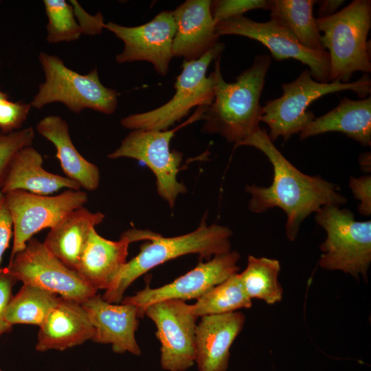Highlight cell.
I'll return each instance as SVG.
<instances>
[{"instance_id":"obj_1","label":"cell","mask_w":371,"mask_h":371,"mask_svg":"<svg viewBox=\"0 0 371 371\" xmlns=\"http://www.w3.org/2000/svg\"><path fill=\"white\" fill-rule=\"evenodd\" d=\"M247 146L261 151L273 166V177L269 187L247 185L245 191L251 196L248 207L254 213L265 212L273 207L282 209L286 215L285 232L293 241L301 224L313 212L326 205H344L347 199L339 192V187L320 176L306 175L295 167L276 148L267 131L259 128L234 146Z\"/></svg>"},{"instance_id":"obj_2","label":"cell","mask_w":371,"mask_h":371,"mask_svg":"<svg viewBox=\"0 0 371 371\" xmlns=\"http://www.w3.org/2000/svg\"><path fill=\"white\" fill-rule=\"evenodd\" d=\"M220 60L221 57L215 60L212 72L214 99L202 112L201 131L218 134L236 146L260 128L262 106L260 99L271 59L268 54L257 55L251 65L232 83L225 81Z\"/></svg>"},{"instance_id":"obj_3","label":"cell","mask_w":371,"mask_h":371,"mask_svg":"<svg viewBox=\"0 0 371 371\" xmlns=\"http://www.w3.org/2000/svg\"><path fill=\"white\" fill-rule=\"evenodd\" d=\"M232 230L216 223L207 225L203 217L199 226L186 234L164 237L157 234L140 247L139 252L124 265L102 298L110 303L121 302L127 288L139 276L155 267L178 257L197 254L210 259L231 251Z\"/></svg>"},{"instance_id":"obj_4","label":"cell","mask_w":371,"mask_h":371,"mask_svg":"<svg viewBox=\"0 0 371 371\" xmlns=\"http://www.w3.org/2000/svg\"><path fill=\"white\" fill-rule=\"evenodd\" d=\"M321 44L328 49L329 82H350L356 71L371 72V1L355 0L333 15L315 19Z\"/></svg>"},{"instance_id":"obj_5","label":"cell","mask_w":371,"mask_h":371,"mask_svg":"<svg viewBox=\"0 0 371 371\" xmlns=\"http://www.w3.org/2000/svg\"><path fill=\"white\" fill-rule=\"evenodd\" d=\"M282 89V96L267 101L262 106L260 122L268 126V135L273 142L280 137L286 142L306 128L315 118L308 107L326 94L349 90L361 99L370 96L371 79L368 74H364L354 82H321L313 79L309 69H305L294 80L283 83Z\"/></svg>"},{"instance_id":"obj_6","label":"cell","mask_w":371,"mask_h":371,"mask_svg":"<svg viewBox=\"0 0 371 371\" xmlns=\"http://www.w3.org/2000/svg\"><path fill=\"white\" fill-rule=\"evenodd\" d=\"M38 59L45 80L30 103L32 107L41 109L60 102L74 113L87 109L107 115L115 113L118 93L102 84L97 68L81 74L67 67L57 56L41 52Z\"/></svg>"},{"instance_id":"obj_7","label":"cell","mask_w":371,"mask_h":371,"mask_svg":"<svg viewBox=\"0 0 371 371\" xmlns=\"http://www.w3.org/2000/svg\"><path fill=\"white\" fill-rule=\"evenodd\" d=\"M224 49L225 45L218 42L200 58L183 60L181 72L174 85L173 97L155 109L123 117L120 124L131 131H166L187 116L192 108L210 106L214 99V77L212 73L207 76V71Z\"/></svg>"},{"instance_id":"obj_8","label":"cell","mask_w":371,"mask_h":371,"mask_svg":"<svg viewBox=\"0 0 371 371\" xmlns=\"http://www.w3.org/2000/svg\"><path fill=\"white\" fill-rule=\"evenodd\" d=\"M315 221L327 234L320 245L319 266L366 278L371 262V221H357L350 210L338 205L322 207Z\"/></svg>"},{"instance_id":"obj_9","label":"cell","mask_w":371,"mask_h":371,"mask_svg":"<svg viewBox=\"0 0 371 371\" xmlns=\"http://www.w3.org/2000/svg\"><path fill=\"white\" fill-rule=\"evenodd\" d=\"M8 272L23 284L34 285L57 295L82 303L97 293L78 273L53 255L38 239L10 259Z\"/></svg>"},{"instance_id":"obj_10","label":"cell","mask_w":371,"mask_h":371,"mask_svg":"<svg viewBox=\"0 0 371 371\" xmlns=\"http://www.w3.org/2000/svg\"><path fill=\"white\" fill-rule=\"evenodd\" d=\"M5 196L14 236L10 259L25 248L34 234L45 228H53L88 201L85 192L69 189L56 196L14 190Z\"/></svg>"},{"instance_id":"obj_11","label":"cell","mask_w":371,"mask_h":371,"mask_svg":"<svg viewBox=\"0 0 371 371\" xmlns=\"http://www.w3.org/2000/svg\"><path fill=\"white\" fill-rule=\"evenodd\" d=\"M214 30L218 37L237 35L256 40L267 47L276 60H297L309 67L313 79L321 82H330L328 52L306 48L276 19L257 22L240 15L217 22Z\"/></svg>"},{"instance_id":"obj_12","label":"cell","mask_w":371,"mask_h":371,"mask_svg":"<svg viewBox=\"0 0 371 371\" xmlns=\"http://www.w3.org/2000/svg\"><path fill=\"white\" fill-rule=\"evenodd\" d=\"M175 131L133 130L108 155L109 159L132 158L147 166L156 177L159 196L170 208H173L178 196L187 191L177 180L183 154L170 149Z\"/></svg>"},{"instance_id":"obj_13","label":"cell","mask_w":371,"mask_h":371,"mask_svg":"<svg viewBox=\"0 0 371 371\" xmlns=\"http://www.w3.org/2000/svg\"><path fill=\"white\" fill-rule=\"evenodd\" d=\"M157 327L161 343L160 364L166 371H186L195 363V330L198 317L183 300L154 303L144 311Z\"/></svg>"},{"instance_id":"obj_14","label":"cell","mask_w":371,"mask_h":371,"mask_svg":"<svg viewBox=\"0 0 371 371\" xmlns=\"http://www.w3.org/2000/svg\"><path fill=\"white\" fill-rule=\"evenodd\" d=\"M240 258V255L236 251L215 255L172 282L154 289L147 284L135 295L124 297L120 303L136 306L139 318H143L145 309L154 303L167 300H197L210 289L236 273L239 270L237 262Z\"/></svg>"},{"instance_id":"obj_15","label":"cell","mask_w":371,"mask_h":371,"mask_svg":"<svg viewBox=\"0 0 371 371\" xmlns=\"http://www.w3.org/2000/svg\"><path fill=\"white\" fill-rule=\"evenodd\" d=\"M104 29L113 33L124 43L115 56L117 63L148 61L161 76L168 72L172 55L176 25L172 11H163L149 22L127 27L114 22L104 23Z\"/></svg>"},{"instance_id":"obj_16","label":"cell","mask_w":371,"mask_h":371,"mask_svg":"<svg viewBox=\"0 0 371 371\" xmlns=\"http://www.w3.org/2000/svg\"><path fill=\"white\" fill-rule=\"evenodd\" d=\"M157 233L148 229H129L118 240L101 236L93 229L80 256L76 271L93 289L107 290L126 263L131 243L150 240Z\"/></svg>"},{"instance_id":"obj_17","label":"cell","mask_w":371,"mask_h":371,"mask_svg":"<svg viewBox=\"0 0 371 371\" xmlns=\"http://www.w3.org/2000/svg\"><path fill=\"white\" fill-rule=\"evenodd\" d=\"M82 305L94 328L91 341L111 344L113 352L115 353L141 355L142 351L135 338L139 318L136 306L110 303L97 293L84 301Z\"/></svg>"},{"instance_id":"obj_18","label":"cell","mask_w":371,"mask_h":371,"mask_svg":"<svg viewBox=\"0 0 371 371\" xmlns=\"http://www.w3.org/2000/svg\"><path fill=\"white\" fill-rule=\"evenodd\" d=\"M210 0H187L173 11L176 31L172 43L173 57L191 61L200 58L219 41Z\"/></svg>"},{"instance_id":"obj_19","label":"cell","mask_w":371,"mask_h":371,"mask_svg":"<svg viewBox=\"0 0 371 371\" xmlns=\"http://www.w3.org/2000/svg\"><path fill=\"white\" fill-rule=\"evenodd\" d=\"M245 316L234 311L201 317L195 330V363L199 371H226L230 348L242 330Z\"/></svg>"},{"instance_id":"obj_20","label":"cell","mask_w":371,"mask_h":371,"mask_svg":"<svg viewBox=\"0 0 371 371\" xmlns=\"http://www.w3.org/2000/svg\"><path fill=\"white\" fill-rule=\"evenodd\" d=\"M94 328L82 303L60 297L39 326L35 349L63 351L80 346L94 336Z\"/></svg>"},{"instance_id":"obj_21","label":"cell","mask_w":371,"mask_h":371,"mask_svg":"<svg viewBox=\"0 0 371 371\" xmlns=\"http://www.w3.org/2000/svg\"><path fill=\"white\" fill-rule=\"evenodd\" d=\"M42 155L32 146L19 150L12 158L0 186L3 194L24 190L39 195H49L63 188L80 190L76 181L49 172L43 167Z\"/></svg>"},{"instance_id":"obj_22","label":"cell","mask_w":371,"mask_h":371,"mask_svg":"<svg viewBox=\"0 0 371 371\" xmlns=\"http://www.w3.org/2000/svg\"><path fill=\"white\" fill-rule=\"evenodd\" d=\"M36 129L55 146L56 156L67 177L88 191H94L98 188L100 170L76 149L65 120L58 115H48L38 122Z\"/></svg>"},{"instance_id":"obj_23","label":"cell","mask_w":371,"mask_h":371,"mask_svg":"<svg viewBox=\"0 0 371 371\" xmlns=\"http://www.w3.org/2000/svg\"><path fill=\"white\" fill-rule=\"evenodd\" d=\"M328 132H340L360 143L371 146V97L360 100L347 97L326 114L315 120L300 133L301 139Z\"/></svg>"},{"instance_id":"obj_24","label":"cell","mask_w":371,"mask_h":371,"mask_svg":"<svg viewBox=\"0 0 371 371\" xmlns=\"http://www.w3.org/2000/svg\"><path fill=\"white\" fill-rule=\"evenodd\" d=\"M104 219L102 212H92L82 206L51 228L43 243L62 262L76 270L91 230Z\"/></svg>"},{"instance_id":"obj_25","label":"cell","mask_w":371,"mask_h":371,"mask_svg":"<svg viewBox=\"0 0 371 371\" xmlns=\"http://www.w3.org/2000/svg\"><path fill=\"white\" fill-rule=\"evenodd\" d=\"M314 0H268L270 18L282 23L304 47L313 50H325L321 44V34L313 16Z\"/></svg>"},{"instance_id":"obj_26","label":"cell","mask_w":371,"mask_h":371,"mask_svg":"<svg viewBox=\"0 0 371 371\" xmlns=\"http://www.w3.org/2000/svg\"><path fill=\"white\" fill-rule=\"evenodd\" d=\"M60 296L41 287L23 284L12 295L5 313V321L15 324L41 326L55 307Z\"/></svg>"},{"instance_id":"obj_27","label":"cell","mask_w":371,"mask_h":371,"mask_svg":"<svg viewBox=\"0 0 371 371\" xmlns=\"http://www.w3.org/2000/svg\"><path fill=\"white\" fill-rule=\"evenodd\" d=\"M280 264L278 260L249 256L245 269L238 273L247 296L269 304L280 302L283 290L278 282Z\"/></svg>"},{"instance_id":"obj_28","label":"cell","mask_w":371,"mask_h":371,"mask_svg":"<svg viewBox=\"0 0 371 371\" xmlns=\"http://www.w3.org/2000/svg\"><path fill=\"white\" fill-rule=\"evenodd\" d=\"M251 305V300L246 294L236 273L210 289L194 304H190V307L199 318L234 312L240 308H249Z\"/></svg>"},{"instance_id":"obj_29","label":"cell","mask_w":371,"mask_h":371,"mask_svg":"<svg viewBox=\"0 0 371 371\" xmlns=\"http://www.w3.org/2000/svg\"><path fill=\"white\" fill-rule=\"evenodd\" d=\"M47 18L46 41L49 43L77 41L82 34L71 4L65 0H44Z\"/></svg>"},{"instance_id":"obj_30","label":"cell","mask_w":371,"mask_h":371,"mask_svg":"<svg viewBox=\"0 0 371 371\" xmlns=\"http://www.w3.org/2000/svg\"><path fill=\"white\" fill-rule=\"evenodd\" d=\"M34 137V130L30 126L5 134L0 140L1 184L15 154L23 148L32 146Z\"/></svg>"},{"instance_id":"obj_31","label":"cell","mask_w":371,"mask_h":371,"mask_svg":"<svg viewBox=\"0 0 371 371\" xmlns=\"http://www.w3.org/2000/svg\"><path fill=\"white\" fill-rule=\"evenodd\" d=\"M31 108L30 103L10 100L7 95L0 90V128L8 133L19 130Z\"/></svg>"},{"instance_id":"obj_32","label":"cell","mask_w":371,"mask_h":371,"mask_svg":"<svg viewBox=\"0 0 371 371\" xmlns=\"http://www.w3.org/2000/svg\"><path fill=\"white\" fill-rule=\"evenodd\" d=\"M254 9L268 10V0H215L211 3V12L216 23Z\"/></svg>"},{"instance_id":"obj_33","label":"cell","mask_w":371,"mask_h":371,"mask_svg":"<svg viewBox=\"0 0 371 371\" xmlns=\"http://www.w3.org/2000/svg\"><path fill=\"white\" fill-rule=\"evenodd\" d=\"M17 280L6 268L0 272V337L9 333L12 326L5 319L7 306L12 297V289Z\"/></svg>"},{"instance_id":"obj_34","label":"cell","mask_w":371,"mask_h":371,"mask_svg":"<svg viewBox=\"0 0 371 371\" xmlns=\"http://www.w3.org/2000/svg\"><path fill=\"white\" fill-rule=\"evenodd\" d=\"M349 187L355 197L360 201L359 212L364 216L371 214V176L366 175L360 177H352Z\"/></svg>"},{"instance_id":"obj_35","label":"cell","mask_w":371,"mask_h":371,"mask_svg":"<svg viewBox=\"0 0 371 371\" xmlns=\"http://www.w3.org/2000/svg\"><path fill=\"white\" fill-rule=\"evenodd\" d=\"M71 4L75 16L80 25L82 34L95 35L100 34L104 29V22L102 14L99 12L90 15L75 0L69 1Z\"/></svg>"},{"instance_id":"obj_36","label":"cell","mask_w":371,"mask_h":371,"mask_svg":"<svg viewBox=\"0 0 371 371\" xmlns=\"http://www.w3.org/2000/svg\"><path fill=\"white\" fill-rule=\"evenodd\" d=\"M13 233L12 221L8 210L5 194L0 189V272L3 256L9 246Z\"/></svg>"},{"instance_id":"obj_37","label":"cell","mask_w":371,"mask_h":371,"mask_svg":"<svg viewBox=\"0 0 371 371\" xmlns=\"http://www.w3.org/2000/svg\"><path fill=\"white\" fill-rule=\"evenodd\" d=\"M319 4L317 10L318 18L330 16L337 12V10L344 3V0H322L317 1Z\"/></svg>"},{"instance_id":"obj_38","label":"cell","mask_w":371,"mask_h":371,"mask_svg":"<svg viewBox=\"0 0 371 371\" xmlns=\"http://www.w3.org/2000/svg\"><path fill=\"white\" fill-rule=\"evenodd\" d=\"M370 153H362L359 156V161L362 171L370 172L371 168Z\"/></svg>"},{"instance_id":"obj_39","label":"cell","mask_w":371,"mask_h":371,"mask_svg":"<svg viewBox=\"0 0 371 371\" xmlns=\"http://www.w3.org/2000/svg\"><path fill=\"white\" fill-rule=\"evenodd\" d=\"M3 136H4L3 134L0 133V140L3 137Z\"/></svg>"},{"instance_id":"obj_40","label":"cell","mask_w":371,"mask_h":371,"mask_svg":"<svg viewBox=\"0 0 371 371\" xmlns=\"http://www.w3.org/2000/svg\"><path fill=\"white\" fill-rule=\"evenodd\" d=\"M0 371H5V370H3V369H1V368H0Z\"/></svg>"},{"instance_id":"obj_41","label":"cell","mask_w":371,"mask_h":371,"mask_svg":"<svg viewBox=\"0 0 371 371\" xmlns=\"http://www.w3.org/2000/svg\"><path fill=\"white\" fill-rule=\"evenodd\" d=\"M0 65H1V62H0Z\"/></svg>"},{"instance_id":"obj_42","label":"cell","mask_w":371,"mask_h":371,"mask_svg":"<svg viewBox=\"0 0 371 371\" xmlns=\"http://www.w3.org/2000/svg\"><path fill=\"white\" fill-rule=\"evenodd\" d=\"M0 3H1V1H0Z\"/></svg>"}]
</instances>
